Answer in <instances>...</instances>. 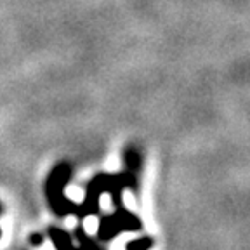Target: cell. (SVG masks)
I'll list each match as a JSON object with an SVG mask.
<instances>
[{"instance_id":"cell-1","label":"cell","mask_w":250,"mask_h":250,"mask_svg":"<svg viewBox=\"0 0 250 250\" xmlns=\"http://www.w3.org/2000/svg\"><path fill=\"white\" fill-rule=\"evenodd\" d=\"M0 236H2V229H0Z\"/></svg>"},{"instance_id":"cell-2","label":"cell","mask_w":250,"mask_h":250,"mask_svg":"<svg viewBox=\"0 0 250 250\" xmlns=\"http://www.w3.org/2000/svg\"><path fill=\"white\" fill-rule=\"evenodd\" d=\"M0 212H2V205H0Z\"/></svg>"}]
</instances>
